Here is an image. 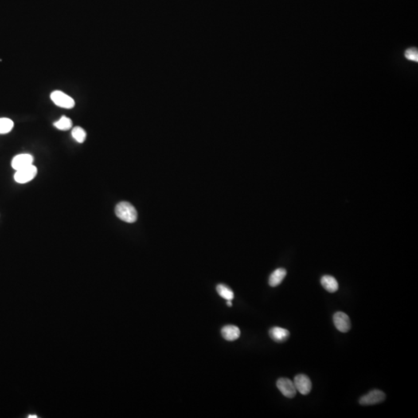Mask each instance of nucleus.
I'll use <instances>...</instances> for the list:
<instances>
[{
  "mask_svg": "<svg viewBox=\"0 0 418 418\" xmlns=\"http://www.w3.org/2000/svg\"><path fill=\"white\" fill-rule=\"evenodd\" d=\"M33 157L30 154H24L16 156L12 161V167L16 170H21L23 168L33 165Z\"/></svg>",
  "mask_w": 418,
  "mask_h": 418,
  "instance_id": "8",
  "label": "nucleus"
},
{
  "mask_svg": "<svg viewBox=\"0 0 418 418\" xmlns=\"http://www.w3.org/2000/svg\"><path fill=\"white\" fill-rule=\"evenodd\" d=\"M277 387L283 396L287 398H294L296 396L297 390L294 382L287 378H279L277 382Z\"/></svg>",
  "mask_w": 418,
  "mask_h": 418,
  "instance_id": "4",
  "label": "nucleus"
},
{
  "mask_svg": "<svg viewBox=\"0 0 418 418\" xmlns=\"http://www.w3.org/2000/svg\"><path fill=\"white\" fill-rule=\"evenodd\" d=\"M227 306H228V307H232V305L231 301H227Z\"/></svg>",
  "mask_w": 418,
  "mask_h": 418,
  "instance_id": "18",
  "label": "nucleus"
},
{
  "mask_svg": "<svg viewBox=\"0 0 418 418\" xmlns=\"http://www.w3.org/2000/svg\"><path fill=\"white\" fill-rule=\"evenodd\" d=\"M333 322L336 329L341 333H348L351 329V321L349 316L345 313L336 312L333 316Z\"/></svg>",
  "mask_w": 418,
  "mask_h": 418,
  "instance_id": "6",
  "label": "nucleus"
},
{
  "mask_svg": "<svg viewBox=\"0 0 418 418\" xmlns=\"http://www.w3.org/2000/svg\"><path fill=\"white\" fill-rule=\"evenodd\" d=\"M13 121L7 118H1L0 119V134H6L13 130Z\"/></svg>",
  "mask_w": 418,
  "mask_h": 418,
  "instance_id": "15",
  "label": "nucleus"
},
{
  "mask_svg": "<svg viewBox=\"0 0 418 418\" xmlns=\"http://www.w3.org/2000/svg\"><path fill=\"white\" fill-rule=\"evenodd\" d=\"M37 174V168L32 165L23 168L21 170H17L14 175V179L19 184H25L32 181Z\"/></svg>",
  "mask_w": 418,
  "mask_h": 418,
  "instance_id": "3",
  "label": "nucleus"
},
{
  "mask_svg": "<svg viewBox=\"0 0 418 418\" xmlns=\"http://www.w3.org/2000/svg\"><path fill=\"white\" fill-rule=\"evenodd\" d=\"M28 418H37V416H36V415H29V416L28 417Z\"/></svg>",
  "mask_w": 418,
  "mask_h": 418,
  "instance_id": "19",
  "label": "nucleus"
},
{
  "mask_svg": "<svg viewBox=\"0 0 418 418\" xmlns=\"http://www.w3.org/2000/svg\"><path fill=\"white\" fill-rule=\"evenodd\" d=\"M404 55H405L406 58H407V60H412V61H415V62H418V48H409V49H407V51H406Z\"/></svg>",
  "mask_w": 418,
  "mask_h": 418,
  "instance_id": "17",
  "label": "nucleus"
},
{
  "mask_svg": "<svg viewBox=\"0 0 418 418\" xmlns=\"http://www.w3.org/2000/svg\"><path fill=\"white\" fill-rule=\"evenodd\" d=\"M71 135L73 137L74 139L77 141L78 142L83 143L84 142L86 139V132L84 129L82 128L80 126H77L72 130Z\"/></svg>",
  "mask_w": 418,
  "mask_h": 418,
  "instance_id": "16",
  "label": "nucleus"
},
{
  "mask_svg": "<svg viewBox=\"0 0 418 418\" xmlns=\"http://www.w3.org/2000/svg\"><path fill=\"white\" fill-rule=\"evenodd\" d=\"M55 126L60 130H68L72 127V121L68 117L62 116L57 122H55Z\"/></svg>",
  "mask_w": 418,
  "mask_h": 418,
  "instance_id": "14",
  "label": "nucleus"
},
{
  "mask_svg": "<svg viewBox=\"0 0 418 418\" xmlns=\"http://www.w3.org/2000/svg\"><path fill=\"white\" fill-rule=\"evenodd\" d=\"M222 335L227 341H235L240 337L241 332L235 325H226L221 331Z\"/></svg>",
  "mask_w": 418,
  "mask_h": 418,
  "instance_id": "10",
  "label": "nucleus"
},
{
  "mask_svg": "<svg viewBox=\"0 0 418 418\" xmlns=\"http://www.w3.org/2000/svg\"><path fill=\"white\" fill-rule=\"evenodd\" d=\"M286 275H287V271L285 269H277L270 275V278H269V284L271 287H277L281 283Z\"/></svg>",
  "mask_w": 418,
  "mask_h": 418,
  "instance_id": "11",
  "label": "nucleus"
},
{
  "mask_svg": "<svg viewBox=\"0 0 418 418\" xmlns=\"http://www.w3.org/2000/svg\"><path fill=\"white\" fill-rule=\"evenodd\" d=\"M218 294L227 301H232L234 298V293L229 287L224 284H219L217 286Z\"/></svg>",
  "mask_w": 418,
  "mask_h": 418,
  "instance_id": "13",
  "label": "nucleus"
},
{
  "mask_svg": "<svg viewBox=\"0 0 418 418\" xmlns=\"http://www.w3.org/2000/svg\"><path fill=\"white\" fill-rule=\"evenodd\" d=\"M51 99L56 106L61 108L72 109L75 105V100L71 96L60 91H53Z\"/></svg>",
  "mask_w": 418,
  "mask_h": 418,
  "instance_id": "2",
  "label": "nucleus"
},
{
  "mask_svg": "<svg viewBox=\"0 0 418 418\" xmlns=\"http://www.w3.org/2000/svg\"><path fill=\"white\" fill-rule=\"evenodd\" d=\"M294 384L297 391L302 395H307L311 390V382L306 375L299 374L295 376Z\"/></svg>",
  "mask_w": 418,
  "mask_h": 418,
  "instance_id": "7",
  "label": "nucleus"
},
{
  "mask_svg": "<svg viewBox=\"0 0 418 418\" xmlns=\"http://www.w3.org/2000/svg\"><path fill=\"white\" fill-rule=\"evenodd\" d=\"M115 212L117 217L125 223H134L137 221V210L130 202H119L115 207Z\"/></svg>",
  "mask_w": 418,
  "mask_h": 418,
  "instance_id": "1",
  "label": "nucleus"
},
{
  "mask_svg": "<svg viewBox=\"0 0 418 418\" xmlns=\"http://www.w3.org/2000/svg\"><path fill=\"white\" fill-rule=\"evenodd\" d=\"M321 283L325 290L330 293L336 292L338 289V283L335 278L325 275L321 279Z\"/></svg>",
  "mask_w": 418,
  "mask_h": 418,
  "instance_id": "12",
  "label": "nucleus"
},
{
  "mask_svg": "<svg viewBox=\"0 0 418 418\" xmlns=\"http://www.w3.org/2000/svg\"><path fill=\"white\" fill-rule=\"evenodd\" d=\"M386 399V395L383 391L374 390L370 391L368 394L361 397L360 404L363 406L375 405L380 404Z\"/></svg>",
  "mask_w": 418,
  "mask_h": 418,
  "instance_id": "5",
  "label": "nucleus"
},
{
  "mask_svg": "<svg viewBox=\"0 0 418 418\" xmlns=\"http://www.w3.org/2000/svg\"><path fill=\"white\" fill-rule=\"evenodd\" d=\"M270 338L276 342H283L287 341L290 337V333L287 329L283 328L274 327L269 332Z\"/></svg>",
  "mask_w": 418,
  "mask_h": 418,
  "instance_id": "9",
  "label": "nucleus"
}]
</instances>
